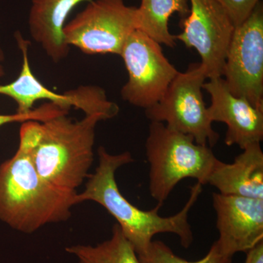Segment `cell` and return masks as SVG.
Listing matches in <instances>:
<instances>
[{
    "label": "cell",
    "mask_w": 263,
    "mask_h": 263,
    "mask_svg": "<svg viewBox=\"0 0 263 263\" xmlns=\"http://www.w3.org/2000/svg\"><path fill=\"white\" fill-rule=\"evenodd\" d=\"M40 130L41 122L22 123L18 149L0 164V221L27 234L67 220L76 205V195L53 187L35 168L32 148Z\"/></svg>",
    "instance_id": "obj_1"
},
{
    "label": "cell",
    "mask_w": 263,
    "mask_h": 263,
    "mask_svg": "<svg viewBox=\"0 0 263 263\" xmlns=\"http://www.w3.org/2000/svg\"><path fill=\"white\" fill-rule=\"evenodd\" d=\"M98 152V166L88 177L84 191L76 194V205L93 201L103 206L117 220L138 255L146 252L154 236L161 233L177 235L183 248H189L194 239L189 214L201 195L202 185L196 182L191 186L187 202L175 215L160 216V204L152 210H141L123 196L116 181L117 170L134 161L130 152L111 155L103 146L99 147Z\"/></svg>",
    "instance_id": "obj_2"
},
{
    "label": "cell",
    "mask_w": 263,
    "mask_h": 263,
    "mask_svg": "<svg viewBox=\"0 0 263 263\" xmlns=\"http://www.w3.org/2000/svg\"><path fill=\"white\" fill-rule=\"evenodd\" d=\"M99 115L73 121L67 113L41 122V130L32 148L38 174L60 191L76 195L89 177L94 160L95 128Z\"/></svg>",
    "instance_id": "obj_3"
},
{
    "label": "cell",
    "mask_w": 263,
    "mask_h": 263,
    "mask_svg": "<svg viewBox=\"0 0 263 263\" xmlns=\"http://www.w3.org/2000/svg\"><path fill=\"white\" fill-rule=\"evenodd\" d=\"M146 155L149 164L148 190L160 205L183 179L207 184L219 160L210 147L197 144L191 136L157 122H151Z\"/></svg>",
    "instance_id": "obj_4"
},
{
    "label": "cell",
    "mask_w": 263,
    "mask_h": 263,
    "mask_svg": "<svg viewBox=\"0 0 263 263\" xmlns=\"http://www.w3.org/2000/svg\"><path fill=\"white\" fill-rule=\"evenodd\" d=\"M207 79L201 64H191L185 72H179L168 89L154 106L146 109L151 122L167 127L193 138L197 144L212 148L219 139L212 127L202 89Z\"/></svg>",
    "instance_id": "obj_5"
},
{
    "label": "cell",
    "mask_w": 263,
    "mask_h": 263,
    "mask_svg": "<svg viewBox=\"0 0 263 263\" xmlns=\"http://www.w3.org/2000/svg\"><path fill=\"white\" fill-rule=\"evenodd\" d=\"M136 7L124 0H91L63 29L66 43L86 54L120 55L136 29Z\"/></svg>",
    "instance_id": "obj_6"
},
{
    "label": "cell",
    "mask_w": 263,
    "mask_h": 263,
    "mask_svg": "<svg viewBox=\"0 0 263 263\" xmlns=\"http://www.w3.org/2000/svg\"><path fill=\"white\" fill-rule=\"evenodd\" d=\"M119 56L128 72L122 98L145 110L163 98L179 72L164 56L161 44L138 29L128 37Z\"/></svg>",
    "instance_id": "obj_7"
},
{
    "label": "cell",
    "mask_w": 263,
    "mask_h": 263,
    "mask_svg": "<svg viewBox=\"0 0 263 263\" xmlns=\"http://www.w3.org/2000/svg\"><path fill=\"white\" fill-rule=\"evenodd\" d=\"M222 76L230 92L263 110V5L235 27Z\"/></svg>",
    "instance_id": "obj_8"
},
{
    "label": "cell",
    "mask_w": 263,
    "mask_h": 263,
    "mask_svg": "<svg viewBox=\"0 0 263 263\" xmlns=\"http://www.w3.org/2000/svg\"><path fill=\"white\" fill-rule=\"evenodd\" d=\"M190 13L181 18L182 32L175 35L186 48H195L201 58L207 79L222 77L235 27L216 0H189Z\"/></svg>",
    "instance_id": "obj_9"
},
{
    "label": "cell",
    "mask_w": 263,
    "mask_h": 263,
    "mask_svg": "<svg viewBox=\"0 0 263 263\" xmlns=\"http://www.w3.org/2000/svg\"><path fill=\"white\" fill-rule=\"evenodd\" d=\"M219 238L216 243L230 257L263 241V199L212 195Z\"/></svg>",
    "instance_id": "obj_10"
},
{
    "label": "cell",
    "mask_w": 263,
    "mask_h": 263,
    "mask_svg": "<svg viewBox=\"0 0 263 263\" xmlns=\"http://www.w3.org/2000/svg\"><path fill=\"white\" fill-rule=\"evenodd\" d=\"M203 89L210 95L208 107L212 122L224 123L228 127L224 143L237 145L241 149L263 139V110L255 108L245 98L230 92L222 77L209 79Z\"/></svg>",
    "instance_id": "obj_11"
},
{
    "label": "cell",
    "mask_w": 263,
    "mask_h": 263,
    "mask_svg": "<svg viewBox=\"0 0 263 263\" xmlns=\"http://www.w3.org/2000/svg\"><path fill=\"white\" fill-rule=\"evenodd\" d=\"M208 183L223 195L263 199V152L260 143L246 146L233 163L218 160Z\"/></svg>",
    "instance_id": "obj_12"
},
{
    "label": "cell",
    "mask_w": 263,
    "mask_h": 263,
    "mask_svg": "<svg viewBox=\"0 0 263 263\" xmlns=\"http://www.w3.org/2000/svg\"><path fill=\"white\" fill-rule=\"evenodd\" d=\"M91 0H32L28 17L32 39L55 63L68 56L63 29L71 11L83 2Z\"/></svg>",
    "instance_id": "obj_13"
},
{
    "label": "cell",
    "mask_w": 263,
    "mask_h": 263,
    "mask_svg": "<svg viewBox=\"0 0 263 263\" xmlns=\"http://www.w3.org/2000/svg\"><path fill=\"white\" fill-rule=\"evenodd\" d=\"M175 13L181 18L187 16L189 0H141L136 10V29L161 45L174 48L176 39L170 32L168 22Z\"/></svg>",
    "instance_id": "obj_14"
},
{
    "label": "cell",
    "mask_w": 263,
    "mask_h": 263,
    "mask_svg": "<svg viewBox=\"0 0 263 263\" xmlns=\"http://www.w3.org/2000/svg\"><path fill=\"white\" fill-rule=\"evenodd\" d=\"M65 250L76 257L79 263H142L117 224L112 228L109 239L96 246H70Z\"/></svg>",
    "instance_id": "obj_15"
},
{
    "label": "cell",
    "mask_w": 263,
    "mask_h": 263,
    "mask_svg": "<svg viewBox=\"0 0 263 263\" xmlns=\"http://www.w3.org/2000/svg\"><path fill=\"white\" fill-rule=\"evenodd\" d=\"M142 263H232L233 257L221 252L216 242L205 257L195 262L181 258L168 246L160 240H153L143 254L138 255Z\"/></svg>",
    "instance_id": "obj_16"
},
{
    "label": "cell",
    "mask_w": 263,
    "mask_h": 263,
    "mask_svg": "<svg viewBox=\"0 0 263 263\" xmlns=\"http://www.w3.org/2000/svg\"><path fill=\"white\" fill-rule=\"evenodd\" d=\"M235 27L245 22L260 0H216Z\"/></svg>",
    "instance_id": "obj_17"
},
{
    "label": "cell",
    "mask_w": 263,
    "mask_h": 263,
    "mask_svg": "<svg viewBox=\"0 0 263 263\" xmlns=\"http://www.w3.org/2000/svg\"><path fill=\"white\" fill-rule=\"evenodd\" d=\"M59 113H60V110L55 105L48 103L41 106L37 110H34L30 115H21L17 113L12 115L0 114V127L13 122L23 123L30 120L43 122L46 119L55 117Z\"/></svg>",
    "instance_id": "obj_18"
},
{
    "label": "cell",
    "mask_w": 263,
    "mask_h": 263,
    "mask_svg": "<svg viewBox=\"0 0 263 263\" xmlns=\"http://www.w3.org/2000/svg\"><path fill=\"white\" fill-rule=\"evenodd\" d=\"M247 253L245 263H263V241L251 249Z\"/></svg>",
    "instance_id": "obj_19"
},
{
    "label": "cell",
    "mask_w": 263,
    "mask_h": 263,
    "mask_svg": "<svg viewBox=\"0 0 263 263\" xmlns=\"http://www.w3.org/2000/svg\"><path fill=\"white\" fill-rule=\"evenodd\" d=\"M5 60V55L3 53V50L0 48V79L3 77L5 75L4 66H3V62Z\"/></svg>",
    "instance_id": "obj_20"
}]
</instances>
